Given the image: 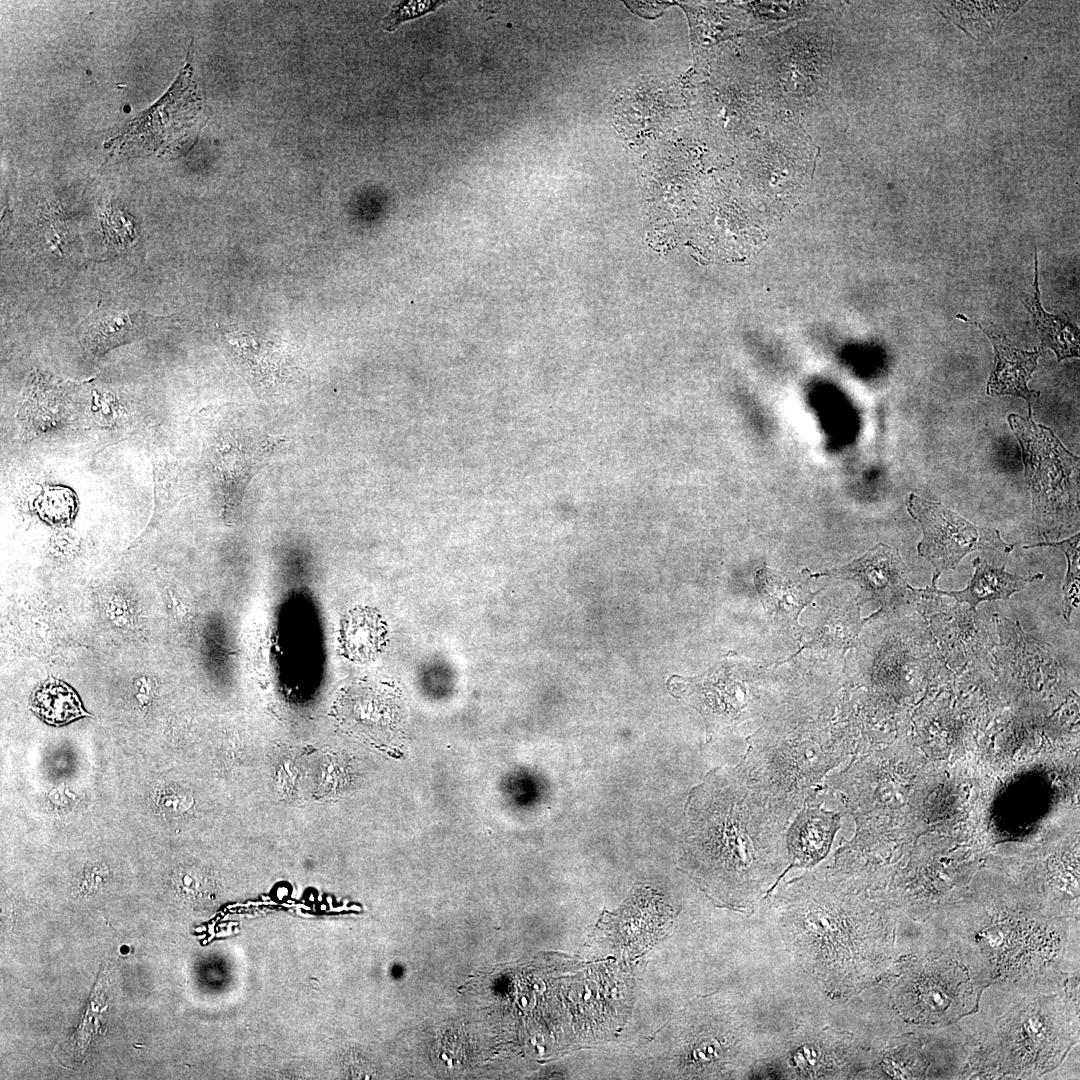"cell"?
I'll return each mask as SVG.
<instances>
[{"label":"cell","instance_id":"6da1fadb","mask_svg":"<svg viewBox=\"0 0 1080 1080\" xmlns=\"http://www.w3.org/2000/svg\"><path fill=\"white\" fill-rule=\"evenodd\" d=\"M776 903L785 945L829 994L860 993L896 959L895 910L862 896L831 868L792 880Z\"/></svg>","mask_w":1080,"mask_h":1080},{"label":"cell","instance_id":"7a4b0ae2","mask_svg":"<svg viewBox=\"0 0 1080 1080\" xmlns=\"http://www.w3.org/2000/svg\"><path fill=\"white\" fill-rule=\"evenodd\" d=\"M689 869L715 899L754 907L789 866L790 819L746 779L741 767L715 773L692 806Z\"/></svg>","mask_w":1080,"mask_h":1080},{"label":"cell","instance_id":"3957f363","mask_svg":"<svg viewBox=\"0 0 1080 1080\" xmlns=\"http://www.w3.org/2000/svg\"><path fill=\"white\" fill-rule=\"evenodd\" d=\"M929 920L984 975L1006 987L1053 991L1079 974V919L1044 906L966 905Z\"/></svg>","mask_w":1080,"mask_h":1080},{"label":"cell","instance_id":"277c9868","mask_svg":"<svg viewBox=\"0 0 1080 1080\" xmlns=\"http://www.w3.org/2000/svg\"><path fill=\"white\" fill-rule=\"evenodd\" d=\"M956 1024L966 1043L962 1078H1039L1079 1043V993L991 983Z\"/></svg>","mask_w":1080,"mask_h":1080},{"label":"cell","instance_id":"5b68a950","mask_svg":"<svg viewBox=\"0 0 1080 1080\" xmlns=\"http://www.w3.org/2000/svg\"><path fill=\"white\" fill-rule=\"evenodd\" d=\"M919 926L916 947L896 956L882 978L888 980L889 1002L914 1028L955 1024L977 1009L990 983L929 920Z\"/></svg>","mask_w":1080,"mask_h":1080},{"label":"cell","instance_id":"8992f818","mask_svg":"<svg viewBox=\"0 0 1080 1080\" xmlns=\"http://www.w3.org/2000/svg\"><path fill=\"white\" fill-rule=\"evenodd\" d=\"M748 744L739 764L747 781L790 819L815 799L847 753L840 738L816 725L791 731L762 729Z\"/></svg>","mask_w":1080,"mask_h":1080},{"label":"cell","instance_id":"52a82bcc","mask_svg":"<svg viewBox=\"0 0 1080 1080\" xmlns=\"http://www.w3.org/2000/svg\"><path fill=\"white\" fill-rule=\"evenodd\" d=\"M907 509L921 526L923 536L917 550L931 564L932 583L936 585L944 571L955 569L969 553H1009L1014 549V544L1005 542L997 529L972 524L939 502L910 494Z\"/></svg>","mask_w":1080,"mask_h":1080},{"label":"cell","instance_id":"ba28073f","mask_svg":"<svg viewBox=\"0 0 1080 1080\" xmlns=\"http://www.w3.org/2000/svg\"><path fill=\"white\" fill-rule=\"evenodd\" d=\"M1031 414L1029 410L1028 419L1011 414L1008 421L1022 446L1025 466L1043 468L1026 472L1027 478L1034 476L1031 480L1034 485L1036 521L1045 531L1061 530L1067 526L1069 528L1075 524L1078 525V520L1064 508L1068 506L1058 494L1065 490L1060 485L1067 483L1072 469L1078 466V458L1071 454L1060 464H1056L1068 453L1067 451L1056 463H1053L1064 447L1050 429L1036 425ZM1068 510L1070 511L1069 508Z\"/></svg>","mask_w":1080,"mask_h":1080},{"label":"cell","instance_id":"9c48e42d","mask_svg":"<svg viewBox=\"0 0 1080 1080\" xmlns=\"http://www.w3.org/2000/svg\"><path fill=\"white\" fill-rule=\"evenodd\" d=\"M788 1064L797 1078H842L869 1065V1055L851 1035L831 1029L797 1040Z\"/></svg>","mask_w":1080,"mask_h":1080},{"label":"cell","instance_id":"30bf717a","mask_svg":"<svg viewBox=\"0 0 1080 1080\" xmlns=\"http://www.w3.org/2000/svg\"><path fill=\"white\" fill-rule=\"evenodd\" d=\"M253 434L224 428L215 431L206 449L207 464L220 496L235 502L244 486L263 462L264 440H249Z\"/></svg>","mask_w":1080,"mask_h":1080},{"label":"cell","instance_id":"8fae6325","mask_svg":"<svg viewBox=\"0 0 1080 1080\" xmlns=\"http://www.w3.org/2000/svg\"><path fill=\"white\" fill-rule=\"evenodd\" d=\"M835 573L855 581L860 586L863 601L876 600L883 607L901 603L909 591L908 567L897 549L883 543Z\"/></svg>","mask_w":1080,"mask_h":1080},{"label":"cell","instance_id":"7c38bea8","mask_svg":"<svg viewBox=\"0 0 1080 1080\" xmlns=\"http://www.w3.org/2000/svg\"><path fill=\"white\" fill-rule=\"evenodd\" d=\"M814 800H808L787 826L785 844L790 867H812L823 860L840 828V814Z\"/></svg>","mask_w":1080,"mask_h":1080},{"label":"cell","instance_id":"4fadbf2b","mask_svg":"<svg viewBox=\"0 0 1080 1080\" xmlns=\"http://www.w3.org/2000/svg\"><path fill=\"white\" fill-rule=\"evenodd\" d=\"M957 318L968 323L977 325L990 338L994 352V368L987 384L989 395H1014L1024 398L1029 407L1032 401L1037 399L1039 392L1028 388L1037 361L1043 354V348H1035L1033 351L1022 350L1015 347L1006 335L995 329H987L982 325L972 322L966 316L958 314Z\"/></svg>","mask_w":1080,"mask_h":1080},{"label":"cell","instance_id":"5bb4252c","mask_svg":"<svg viewBox=\"0 0 1080 1080\" xmlns=\"http://www.w3.org/2000/svg\"><path fill=\"white\" fill-rule=\"evenodd\" d=\"M157 317L143 311L100 308L92 312L79 326L82 347L95 356L133 342L147 335Z\"/></svg>","mask_w":1080,"mask_h":1080},{"label":"cell","instance_id":"9a60e30c","mask_svg":"<svg viewBox=\"0 0 1080 1080\" xmlns=\"http://www.w3.org/2000/svg\"><path fill=\"white\" fill-rule=\"evenodd\" d=\"M972 565L974 574L964 589H936L939 595L954 598L956 604L967 603L972 611H976V607L982 602L1007 600L1014 593L1023 590L1027 584L1044 578L1042 573L1029 576L1011 574L1005 570V566L990 565L979 557L973 560Z\"/></svg>","mask_w":1080,"mask_h":1080},{"label":"cell","instance_id":"2e32d148","mask_svg":"<svg viewBox=\"0 0 1080 1080\" xmlns=\"http://www.w3.org/2000/svg\"><path fill=\"white\" fill-rule=\"evenodd\" d=\"M756 587L763 605L771 616L796 621L800 611L815 596L810 587L766 567L757 571Z\"/></svg>","mask_w":1080,"mask_h":1080},{"label":"cell","instance_id":"e0dca14e","mask_svg":"<svg viewBox=\"0 0 1080 1080\" xmlns=\"http://www.w3.org/2000/svg\"><path fill=\"white\" fill-rule=\"evenodd\" d=\"M1022 3L940 2L934 6L968 34L981 39L991 34Z\"/></svg>","mask_w":1080,"mask_h":1080},{"label":"cell","instance_id":"ac0fdd59","mask_svg":"<svg viewBox=\"0 0 1080 1080\" xmlns=\"http://www.w3.org/2000/svg\"><path fill=\"white\" fill-rule=\"evenodd\" d=\"M1037 256L1035 254L1034 295L1024 301L1032 314L1036 329L1041 338V347L1052 349L1058 360L1079 355L1078 329L1066 319L1047 313L1040 302L1038 289Z\"/></svg>","mask_w":1080,"mask_h":1080},{"label":"cell","instance_id":"d6986e66","mask_svg":"<svg viewBox=\"0 0 1080 1080\" xmlns=\"http://www.w3.org/2000/svg\"><path fill=\"white\" fill-rule=\"evenodd\" d=\"M32 708L45 722L57 726L88 715L76 693L54 679L35 691Z\"/></svg>","mask_w":1080,"mask_h":1080},{"label":"cell","instance_id":"ffe728a7","mask_svg":"<svg viewBox=\"0 0 1080 1080\" xmlns=\"http://www.w3.org/2000/svg\"><path fill=\"white\" fill-rule=\"evenodd\" d=\"M154 508L152 519L147 528H153L177 500V469L167 458L153 452Z\"/></svg>","mask_w":1080,"mask_h":1080},{"label":"cell","instance_id":"44dd1931","mask_svg":"<svg viewBox=\"0 0 1080 1080\" xmlns=\"http://www.w3.org/2000/svg\"><path fill=\"white\" fill-rule=\"evenodd\" d=\"M1079 533L1076 535L1064 539L1058 542H1043L1033 545L1025 546L1024 549H1030L1039 546H1050L1061 550L1066 556L1068 567L1066 577L1063 583V605L1062 614L1065 620H1070V615L1075 608L1079 607V594H1080V566H1079Z\"/></svg>","mask_w":1080,"mask_h":1080},{"label":"cell","instance_id":"7402d4cb","mask_svg":"<svg viewBox=\"0 0 1080 1080\" xmlns=\"http://www.w3.org/2000/svg\"><path fill=\"white\" fill-rule=\"evenodd\" d=\"M442 3L440 1H408L395 5L391 13L384 19L383 27L388 31L394 30L400 23L418 17L435 10Z\"/></svg>","mask_w":1080,"mask_h":1080}]
</instances>
